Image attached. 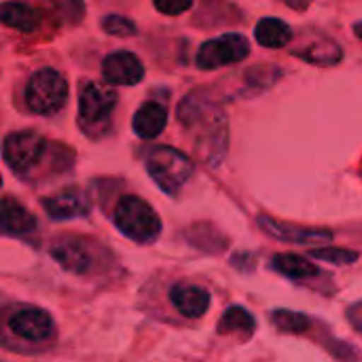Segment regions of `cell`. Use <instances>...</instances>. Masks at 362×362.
Masks as SVG:
<instances>
[{
    "instance_id": "obj_1",
    "label": "cell",
    "mask_w": 362,
    "mask_h": 362,
    "mask_svg": "<svg viewBox=\"0 0 362 362\" xmlns=\"http://www.w3.org/2000/svg\"><path fill=\"white\" fill-rule=\"evenodd\" d=\"M115 225L125 238L138 244H151L161 233L159 214L136 195H125L119 199L115 208Z\"/></svg>"
},
{
    "instance_id": "obj_2",
    "label": "cell",
    "mask_w": 362,
    "mask_h": 362,
    "mask_svg": "<svg viewBox=\"0 0 362 362\" xmlns=\"http://www.w3.org/2000/svg\"><path fill=\"white\" fill-rule=\"evenodd\" d=\"M146 170L161 191H165L168 195H176L193 176L195 168L185 153L172 146H155L146 155Z\"/></svg>"
},
{
    "instance_id": "obj_3",
    "label": "cell",
    "mask_w": 362,
    "mask_h": 362,
    "mask_svg": "<svg viewBox=\"0 0 362 362\" xmlns=\"http://www.w3.org/2000/svg\"><path fill=\"white\" fill-rule=\"evenodd\" d=\"M66 100L68 83L53 68H42L34 72L25 87V102L30 110H34L36 115H55L64 108Z\"/></svg>"
},
{
    "instance_id": "obj_4",
    "label": "cell",
    "mask_w": 362,
    "mask_h": 362,
    "mask_svg": "<svg viewBox=\"0 0 362 362\" xmlns=\"http://www.w3.org/2000/svg\"><path fill=\"white\" fill-rule=\"evenodd\" d=\"M45 151L47 140L36 132H15L8 134L2 142V157L6 165L17 174L30 172L42 159Z\"/></svg>"
},
{
    "instance_id": "obj_5",
    "label": "cell",
    "mask_w": 362,
    "mask_h": 362,
    "mask_svg": "<svg viewBox=\"0 0 362 362\" xmlns=\"http://www.w3.org/2000/svg\"><path fill=\"white\" fill-rule=\"evenodd\" d=\"M250 53V45L242 34H223L202 45L197 53V66L202 70H216L221 66L238 64L246 59Z\"/></svg>"
},
{
    "instance_id": "obj_6",
    "label": "cell",
    "mask_w": 362,
    "mask_h": 362,
    "mask_svg": "<svg viewBox=\"0 0 362 362\" xmlns=\"http://www.w3.org/2000/svg\"><path fill=\"white\" fill-rule=\"evenodd\" d=\"M8 329L15 337L38 344L53 335V320L38 308H19L8 316Z\"/></svg>"
},
{
    "instance_id": "obj_7",
    "label": "cell",
    "mask_w": 362,
    "mask_h": 362,
    "mask_svg": "<svg viewBox=\"0 0 362 362\" xmlns=\"http://www.w3.org/2000/svg\"><path fill=\"white\" fill-rule=\"evenodd\" d=\"M259 225L261 229L280 240V242H288V244H301V246H316V244H329L333 240V231L329 229H310V227H299V225H291L284 221H276L272 216H259Z\"/></svg>"
},
{
    "instance_id": "obj_8",
    "label": "cell",
    "mask_w": 362,
    "mask_h": 362,
    "mask_svg": "<svg viewBox=\"0 0 362 362\" xmlns=\"http://www.w3.org/2000/svg\"><path fill=\"white\" fill-rule=\"evenodd\" d=\"M115 106H117L115 91H110L98 83L83 85V89L78 93V117H81V121H85L89 125L102 123L110 117Z\"/></svg>"
},
{
    "instance_id": "obj_9",
    "label": "cell",
    "mask_w": 362,
    "mask_h": 362,
    "mask_svg": "<svg viewBox=\"0 0 362 362\" xmlns=\"http://www.w3.org/2000/svg\"><path fill=\"white\" fill-rule=\"evenodd\" d=\"M51 257L57 261V265L70 274H87L93 265V257L89 252V246L81 238H59L51 246Z\"/></svg>"
},
{
    "instance_id": "obj_10",
    "label": "cell",
    "mask_w": 362,
    "mask_h": 362,
    "mask_svg": "<svg viewBox=\"0 0 362 362\" xmlns=\"http://www.w3.org/2000/svg\"><path fill=\"white\" fill-rule=\"evenodd\" d=\"M42 208L47 210V214L55 221H68V218H78V216H87L91 210V202L89 195L78 189V187H70L64 189L59 193H55L53 197L42 199Z\"/></svg>"
},
{
    "instance_id": "obj_11",
    "label": "cell",
    "mask_w": 362,
    "mask_h": 362,
    "mask_svg": "<svg viewBox=\"0 0 362 362\" xmlns=\"http://www.w3.org/2000/svg\"><path fill=\"white\" fill-rule=\"evenodd\" d=\"M102 74L110 85H136L144 76V66L138 55L129 51H117L104 57Z\"/></svg>"
},
{
    "instance_id": "obj_12",
    "label": "cell",
    "mask_w": 362,
    "mask_h": 362,
    "mask_svg": "<svg viewBox=\"0 0 362 362\" xmlns=\"http://www.w3.org/2000/svg\"><path fill=\"white\" fill-rule=\"evenodd\" d=\"M172 305L187 318H202L210 308V293L195 284H176L170 291Z\"/></svg>"
},
{
    "instance_id": "obj_13",
    "label": "cell",
    "mask_w": 362,
    "mask_h": 362,
    "mask_svg": "<svg viewBox=\"0 0 362 362\" xmlns=\"http://www.w3.org/2000/svg\"><path fill=\"white\" fill-rule=\"evenodd\" d=\"M36 229V216L11 197L0 199V233L2 235H25Z\"/></svg>"
},
{
    "instance_id": "obj_14",
    "label": "cell",
    "mask_w": 362,
    "mask_h": 362,
    "mask_svg": "<svg viewBox=\"0 0 362 362\" xmlns=\"http://www.w3.org/2000/svg\"><path fill=\"white\" fill-rule=\"evenodd\" d=\"M168 125V110L157 104V102H146L142 104L132 121V127L136 132V136H140L142 140H153L157 138Z\"/></svg>"
},
{
    "instance_id": "obj_15",
    "label": "cell",
    "mask_w": 362,
    "mask_h": 362,
    "mask_svg": "<svg viewBox=\"0 0 362 362\" xmlns=\"http://www.w3.org/2000/svg\"><path fill=\"white\" fill-rule=\"evenodd\" d=\"M0 23L19 32H36L40 25V13L23 2H2Z\"/></svg>"
},
{
    "instance_id": "obj_16",
    "label": "cell",
    "mask_w": 362,
    "mask_h": 362,
    "mask_svg": "<svg viewBox=\"0 0 362 362\" xmlns=\"http://www.w3.org/2000/svg\"><path fill=\"white\" fill-rule=\"evenodd\" d=\"M272 267L276 272H280L282 276L291 278V280H308L320 274V269L310 263L305 257L293 255V252H282V255H274L272 257Z\"/></svg>"
},
{
    "instance_id": "obj_17",
    "label": "cell",
    "mask_w": 362,
    "mask_h": 362,
    "mask_svg": "<svg viewBox=\"0 0 362 362\" xmlns=\"http://www.w3.org/2000/svg\"><path fill=\"white\" fill-rule=\"evenodd\" d=\"M255 36H257L259 45L269 47V49H280V47H284V45L291 42L293 30H291L288 23H284L282 19L265 17V19H261V21L257 23Z\"/></svg>"
},
{
    "instance_id": "obj_18",
    "label": "cell",
    "mask_w": 362,
    "mask_h": 362,
    "mask_svg": "<svg viewBox=\"0 0 362 362\" xmlns=\"http://www.w3.org/2000/svg\"><path fill=\"white\" fill-rule=\"evenodd\" d=\"M255 329H257L255 316L248 310L240 308V305L229 308L223 314V318L218 320V333H223V335L225 333H240L244 337H250L255 333Z\"/></svg>"
},
{
    "instance_id": "obj_19",
    "label": "cell",
    "mask_w": 362,
    "mask_h": 362,
    "mask_svg": "<svg viewBox=\"0 0 362 362\" xmlns=\"http://www.w3.org/2000/svg\"><path fill=\"white\" fill-rule=\"evenodd\" d=\"M272 322L278 331L282 333H308L312 320L305 316V314H299V312H291V310H276L272 312Z\"/></svg>"
},
{
    "instance_id": "obj_20",
    "label": "cell",
    "mask_w": 362,
    "mask_h": 362,
    "mask_svg": "<svg viewBox=\"0 0 362 362\" xmlns=\"http://www.w3.org/2000/svg\"><path fill=\"white\" fill-rule=\"evenodd\" d=\"M312 259H318V261H327V263H333V265H352L358 261V252L354 250H344V248H314L312 252Z\"/></svg>"
},
{
    "instance_id": "obj_21",
    "label": "cell",
    "mask_w": 362,
    "mask_h": 362,
    "mask_svg": "<svg viewBox=\"0 0 362 362\" xmlns=\"http://www.w3.org/2000/svg\"><path fill=\"white\" fill-rule=\"evenodd\" d=\"M102 28L112 34V36H121V38H129L136 34V23L123 15H106L102 19Z\"/></svg>"
},
{
    "instance_id": "obj_22",
    "label": "cell",
    "mask_w": 362,
    "mask_h": 362,
    "mask_svg": "<svg viewBox=\"0 0 362 362\" xmlns=\"http://www.w3.org/2000/svg\"><path fill=\"white\" fill-rule=\"evenodd\" d=\"M49 2L70 21H78L83 15V8H85L81 0H49Z\"/></svg>"
},
{
    "instance_id": "obj_23",
    "label": "cell",
    "mask_w": 362,
    "mask_h": 362,
    "mask_svg": "<svg viewBox=\"0 0 362 362\" xmlns=\"http://www.w3.org/2000/svg\"><path fill=\"white\" fill-rule=\"evenodd\" d=\"M155 8L163 15H180L191 8L193 0H153Z\"/></svg>"
},
{
    "instance_id": "obj_24",
    "label": "cell",
    "mask_w": 362,
    "mask_h": 362,
    "mask_svg": "<svg viewBox=\"0 0 362 362\" xmlns=\"http://www.w3.org/2000/svg\"><path fill=\"white\" fill-rule=\"evenodd\" d=\"M348 320H350V325H352L356 331H361L362 333V301L354 303L352 308H348Z\"/></svg>"
},
{
    "instance_id": "obj_25",
    "label": "cell",
    "mask_w": 362,
    "mask_h": 362,
    "mask_svg": "<svg viewBox=\"0 0 362 362\" xmlns=\"http://www.w3.org/2000/svg\"><path fill=\"white\" fill-rule=\"evenodd\" d=\"M354 32H356V36L362 40V21H358V23L354 25Z\"/></svg>"
},
{
    "instance_id": "obj_26",
    "label": "cell",
    "mask_w": 362,
    "mask_h": 362,
    "mask_svg": "<svg viewBox=\"0 0 362 362\" xmlns=\"http://www.w3.org/2000/svg\"><path fill=\"white\" fill-rule=\"evenodd\" d=\"M0 187H2V178H0Z\"/></svg>"
}]
</instances>
